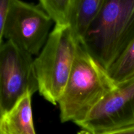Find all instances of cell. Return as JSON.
<instances>
[{
	"instance_id": "cell-1",
	"label": "cell",
	"mask_w": 134,
	"mask_h": 134,
	"mask_svg": "<svg viewBox=\"0 0 134 134\" xmlns=\"http://www.w3.org/2000/svg\"><path fill=\"white\" fill-rule=\"evenodd\" d=\"M116 85L79 42L74 62L58 104L62 122L82 121Z\"/></svg>"
},
{
	"instance_id": "cell-2",
	"label": "cell",
	"mask_w": 134,
	"mask_h": 134,
	"mask_svg": "<svg viewBox=\"0 0 134 134\" xmlns=\"http://www.w3.org/2000/svg\"><path fill=\"white\" fill-rule=\"evenodd\" d=\"M133 40L134 0H104L81 43L107 70Z\"/></svg>"
},
{
	"instance_id": "cell-3",
	"label": "cell",
	"mask_w": 134,
	"mask_h": 134,
	"mask_svg": "<svg viewBox=\"0 0 134 134\" xmlns=\"http://www.w3.org/2000/svg\"><path fill=\"white\" fill-rule=\"evenodd\" d=\"M79 41L69 27L55 26L37 57L34 68L39 94L57 104L69 79Z\"/></svg>"
},
{
	"instance_id": "cell-4",
	"label": "cell",
	"mask_w": 134,
	"mask_h": 134,
	"mask_svg": "<svg viewBox=\"0 0 134 134\" xmlns=\"http://www.w3.org/2000/svg\"><path fill=\"white\" fill-rule=\"evenodd\" d=\"M52 22L39 5L10 0L4 37L31 56H38L50 34Z\"/></svg>"
},
{
	"instance_id": "cell-5",
	"label": "cell",
	"mask_w": 134,
	"mask_h": 134,
	"mask_svg": "<svg viewBox=\"0 0 134 134\" xmlns=\"http://www.w3.org/2000/svg\"><path fill=\"white\" fill-rule=\"evenodd\" d=\"M39 90L33 56L7 41L0 46V107L9 111L27 92Z\"/></svg>"
},
{
	"instance_id": "cell-6",
	"label": "cell",
	"mask_w": 134,
	"mask_h": 134,
	"mask_svg": "<svg viewBox=\"0 0 134 134\" xmlns=\"http://www.w3.org/2000/svg\"><path fill=\"white\" fill-rule=\"evenodd\" d=\"M76 124L90 134L134 126V77L116 85Z\"/></svg>"
},
{
	"instance_id": "cell-7",
	"label": "cell",
	"mask_w": 134,
	"mask_h": 134,
	"mask_svg": "<svg viewBox=\"0 0 134 134\" xmlns=\"http://www.w3.org/2000/svg\"><path fill=\"white\" fill-rule=\"evenodd\" d=\"M31 96V93H26L3 115L0 122L3 134H36L33 120Z\"/></svg>"
},
{
	"instance_id": "cell-8",
	"label": "cell",
	"mask_w": 134,
	"mask_h": 134,
	"mask_svg": "<svg viewBox=\"0 0 134 134\" xmlns=\"http://www.w3.org/2000/svg\"><path fill=\"white\" fill-rule=\"evenodd\" d=\"M103 3L104 0H74L69 27L79 42L83 41Z\"/></svg>"
},
{
	"instance_id": "cell-9",
	"label": "cell",
	"mask_w": 134,
	"mask_h": 134,
	"mask_svg": "<svg viewBox=\"0 0 134 134\" xmlns=\"http://www.w3.org/2000/svg\"><path fill=\"white\" fill-rule=\"evenodd\" d=\"M107 71L116 85L134 77V40Z\"/></svg>"
},
{
	"instance_id": "cell-10",
	"label": "cell",
	"mask_w": 134,
	"mask_h": 134,
	"mask_svg": "<svg viewBox=\"0 0 134 134\" xmlns=\"http://www.w3.org/2000/svg\"><path fill=\"white\" fill-rule=\"evenodd\" d=\"M74 0H41L39 6L55 26L69 27Z\"/></svg>"
},
{
	"instance_id": "cell-11",
	"label": "cell",
	"mask_w": 134,
	"mask_h": 134,
	"mask_svg": "<svg viewBox=\"0 0 134 134\" xmlns=\"http://www.w3.org/2000/svg\"><path fill=\"white\" fill-rule=\"evenodd\" d=\"M10 0H0V46L3 44L5 20Z\"/></svg>"
},
{
	"instance_id": "cell-12",
	"label": "cell",
	"mask_w": 134,
	"mask_h": 134,
	"mask_svg": "<svg viewBox=\"0 0 134 134\" xmlns=\"http://www.w3.org/2000/svg\"><path fill=\"white\" fill-rule=\"evenodd\" d=\"M79 134H90L87 132H82ZM102 134H134V126L127 127V128H120V129L116 130H113L111 132H106V133Z\"/></svg>"
},
{
	"instance_id": "cell-13",
	"label": "cell",
	"mask_w": 134,
	"mask_h": 134,
	"mask_svg": "<svg viewBox=\"0 0 134 134\" xmlns=\"http://www.w3.org/2000/svg\"><path fill=\"white\" fill-rule=\"evenodd\" d=\"M3 115V112L2 110H1V107H0V122H1V118H2ZM0 134H3L2 132H1V128H0Z\"/></svg>"
}]
</instances>
